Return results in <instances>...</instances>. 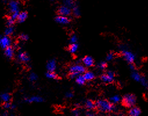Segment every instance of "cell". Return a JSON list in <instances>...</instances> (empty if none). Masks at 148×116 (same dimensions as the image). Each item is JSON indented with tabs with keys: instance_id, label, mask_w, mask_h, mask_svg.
Wrapping results in <instances>:
<instances>
[{
	"instance_id": "cell-1",
	"label": "cell",
	"mask_w": 148,
	"mask_h": 116,
	"mask_svg": "<svg viewBox=\"0 0 148 116\" xmlns=\"http://www.w3.org/2000/svg\"><path fill=\"white\" fill-rule=\"evenodd\" d=\"M96 108L103 113L110 112L114 110V106L110 101L105 99L98 100L95 103Z\"/></svg>"
},
{
	"instance_id": "cell-2",
	"label": "cell",
	"mask_w": 148,
	"mask_h": 116,
	"mask_svg": "<svg viewBox=\"0 0 148 116\" xmlns=\"http://www.w3.org/2000/svg\"><path fill=\"white\" fill-rule=\"evenodd\" d=\"M70 77L71 78H75L80 74H82L85 72V68L84 66L79 64L72 65L69 68Z\"/></svg>"
},
{
	"instance_id": "cell-3",
	"label": "cell",
	"mask_w": 148,
	"mask_h": 116,
	"mask_svg": "<svg viewBox=\"0 0 148 116\" xmlns=\"http://www.w3.org/2000/svg\"><path fill=\"white\" fill-rule=\"evenodd\" d=\"M122 101L123 105L125 106L128 107H132L135 106L137 102V98L134 95L127 94L124 96Z\"/></svg>"
},
{
	"instance_id": "cell-4",
	"label": "cell",
	"mask_w": 148,
	"mask_h": 116,
	"mask_svg": "<svg viewBox=\"0 0 148 116\" xmlns=\"http://www.w3.org/2000/svg\"><path fill=\"white\" fill-rule=\"evenodd\" d=\"M122 53L125 59V60L130 64L134 63L135 61L136 57L135 55L131 51H128L125 48L122 49Z\"/></svg>"
},
{
	"instance_id": "cell-5",
	"label": "cell",
	"mask_w": 148,
	"mask_h": 116,
	"mask_svg": "<svg viewBox=\"0 0 148 116\" xmlns=\"http://www.w3.org/2000/svg\"><path fill=\"white\" fill-rule=\"evenodd\" d=\"M57 13L59 15L68 17L70 15L72 12L70 8L63 5L59 7L57 9Z\"/></svg>"
},
{
	"instance_id": "cell-6",
	"label": "cell",
	"mask_w": 148,
	"mask_h": 116,
	"mask_svg": "<svg viewBox=\"0 0 148 116\" xmlns=\"http://www.w3.org/2000/svg\"><path fill=\"white\" fill-rule=\"evenodd\" d=\"M114 78V72L112 71H108L106 74L101 76V80L105 83H110L112 82Z\"/></svg>"
},
{
	"instance_id": "cell-7",
	"label": "cell",
	"mask_w": 148,
	"mask_h": 116,
	"mask_svg": "<svg viewBox=\"0 0 148 116\" xmlns=\"http://www.w3.org/2000/svg\"><path fill=\"white\" fill-rule=\"evenodd\" d=\"M20 3L18 1L11 0L8 3V8L11 13L19 11Z\"/></svg>"
},
{
	"instance_id": "cell-8",
	"label": "cell",
	"mask_w": 148,
	"mask_h": 116,
	"mask_svg": "<svg viewBox=\"0 0 148 116\" xmlns=\"http://www.w3.org/2000/svg\"><path fill=\"white\" fill-rule=\"evenodd\" d=\"M11 40L9 36H0V46L4 49L11 47Z\"/></svg>"
},
{
	"instance_id": "cell-9",
	"label": "cell",
	"mask_w": 148,
	"mask_h": 116,
	"mask_svg": "<svg viewBox=\"0 0 148 116\" xmlns=\"http://www.w3.org/2000/svg\"><path fill=\"white\" fill-rule=\"evenodd\" d=\"M55 20L56 23L62 24V25H66V24H69V23H70V19L68 17L63 16H61V15L57 16L55 18Z\"/></svg>"
},
{
	"instance_id": "cell-10",
	"label": "cell",
	"mask_w": 148,
	"mask_h": 116,
	"mask_svg": "<svg viewBox=\"0 0 148 116\" xmlns=\"http://www.w3.org/2000/svg\"><path fill=\"white\" fill-rule=\"evenodd\" d=\"M25 102L28 103H41L43 102V98L38 96H33L30 98H26L24 99Z\"/></svg>"
},
{
	"instance_id": "cell-11",
	"label": "cell",
	"mask_w": 148,
	"mask_h": 116,
	"mask_svg": "<svg viewBox=\"0 0 148 116\" xmlns=\"http://www.w3.org/2000/svg\"><path fill=\"white\" fill-rule=\"evenodd\" d=\"M83 63L84 65L86 67H90L94 65V61L93 58L90 56H87L84 57L83 59Z\"/></svg>"
},
{
	"instance_id": "cell-12",
	"label": "cell",
	"mask_w": 148,
	"mask_h": 116,
	"mask_svg": "<svg viewBox=\"0 0 148 116\" xmlns=\"http://www.w3.org/2000/svg\"><path fill=\"white\" fill-rule=\"evenodd\" d=\"M18 59L24 63H28L30 61V57L28 55L24 52H20L18 55Z\"/></svg>"
},
{
	"instance_id": "cell-13",
	"label": "cell",
	"mask_w": 148,
	"mask_h": 116,
	"mask_svg": "<svg viewBox=\"0 0 148 116\" xmlns=\"http://www.w3.org/2000/svg\"><path fill=\"white\" fill-rule=\"evenodd\" d=\"M141 114V109L136 106H133L131 107L129 110L128 115L129 116H139Z\"/></svg>"
},
{
	"instance_id": "cell-14",
	"label": "cell",
	"mask_w": 148,
	"mask_h": 116,
	"mask_svg": "<svg viewBox=\"0 0 148 116\" xmlns=\"http://www.w3.org/2000/svg\"><path fill=\"white\" fill-rule=\"evenodd\" d=\"M56 69V62L54 59L49 61L47 64V69L48 71L54 72Z\"/></svg>"
},
{
	"instance_id": "cell-15",
	"label": "cell",
	"mask_w": 148,
	"mask_h": 116,
	"mask_svg": "<svg viewBox=\"0 0 148 116\" xmlns=\"http://www.w3.org/2000/svg\"><path fill=\"white\" fill-rule=\"evenodd\" d=\"M4 54L5 56L8 58V59H12L14 56V50L12 47H9L5 49Z\"/></svg>"
},
{
	"instance_id": "cell-16",
	"label": "cell",
	"mask_w": 148,
	"mask_h": 116,
	"mask_svg": "<svg viewBox=\"0 0 148 116\" xmlns=\"http://www.w3.org/2000/svg\"><path fill=\"white\" fill-rule=\"evenodd\" d=\"M27 16H28V14H27V12H26V11L20 12H19L17 20L19 23H23V22H25V20L27 19Z\"/></svg>"
},
{
	"instance_id": "cell-17",
	"label": "cell",
	"mask_w": 148,
	"mask_h": 116,
	"mask_svg": "<svg viewBox=\"0 0 148 116\" xmlns=\"http://www.w3.org/2000/svg\"><path fill=\"white\" fill-rule=\"evenodd\" d=\"M86 81H91L95 78V74L93 72L88 71H85L83 74Z\"/></svg>"
},
{
	"instance_id": "cell-18",
	"label": "cell",
	"mask_w": 148,
	"mask_h": 116,
	"mask_svg": "<svg viewBox=\"0 0 148 116\" xmlns=\"http://www.w3.org/2000/svg\"><path fill=\"white\" fill-rule=\"evenodd\" d=\"M85 107L89 110H92L96 108L95 103H94L93 101H92L91 100H87L85 102Z\"/></svg>"
},
{
	"instance_id": "cell-19",
	"label": "cell",
	"mask_w": 148,
	"mask_h": 116,
	"mask_svg": "<svg viewBox=\"0 0 148 116\" xmlns=\"http://www.w3.org/2000/svg\"><path fill=\"white\" fill-rule=\"evenodd\" d=\"M131 77H132L133 80H134L135 81H137V82H140L141 80V78L142 77L141 76V74L139 73V72H137L135 70L132 71Z\"/></svg>"
},
{
	"instance_id": "cell-20",
	"label": "cell",
	"mask_w": 148,
	"mask_h": 116,
	"mask_svg": "<svg viewBox=\"0 0 148 116\" xmlns=\"http://www.w3.org/2000/svg\"><path fill=\"white\" fill-rule=\"evenodd\" d=\"M71 12L72 13L74 16L75 17H79L81 14V11L80 9L79 8V7L75 4L72 7V9H71Z\"/></svg>"
},
{
	"instance_id": "cell-21",
	"label": "cell",
	"mask_w": 148,
	"mask_h": 116,
	"mask_svg": "<svg viewBox=\"0 0 148 116\" xmlns=\"http://www.w3.org/2000/svg\"><path fill=\"white\" fill-rule=\"evenodd\" d=\"M0 98H1V99L3 102H4V103H7V102H9L11 99V96L9 93L7 92H5V93H3L1 96H0Z\"/></svg>"
},
{
	"instance_id": "cell-22",
	"label": "cell",
	"mask_w": 148,
	"mask_h": 116,
	"mask_svg": "<svg viewBox=\"0 0 148 116\" xmlns=\"http://www.w3.org/2000/svg\"><path fill=\"white\" fill-rule=\"evenodd\" d=\"M85 81H86V80H85V78H84V77L83 74L79 75L76 77V82L79 85H82L85 84Z\"/></svg>"
},
{
	"instance_id": "cell-23",
	"label": "cell",
	"mask_w": 148,
	"mask_h": 116,
	"mask_svg": "<svg viewBox=\"0 0 148 116\" xmlns=\"http://www.w3.org/2000/svg\"><path fill=\"white\" fill-rule=\"evenodd\" d=\"M79 49V45L77 44H71V45L69 47V51L71 53H76Z\"/></svg>"
},
{
	"instance_id": "cell-24",
	"label": "cell",
	"mask_w": 148,
	"mask_h": 116,
	"mask_svg": "<svg viewBox=\"0 0 148 116\" xmlns=\"http://www.w3.org/2000/svg\"><path fill=\"white\" fill-rule=\"evenodd\" d=\"M62 1L64 5L67 6L70 8L76 4L75 0H62Z\"/></svg>"
},
{
	"instance_id": "cell-25",
	"label": "cell",
	"mask_w": 148,
	"mask_h": 116,
	"mask_svg": "<svg viewBox=\"0 0 148 116\" xmlns=\"http://www.w3.org/2000/svg\"><path fill=\"white\" fill-rule=\"evenodd\" d=\"M120 99L121 98L120 96H118V95H116L110 98V102L112 104H116L119 102L120 101Z\"/></svg>"
},
{
	"instance_id": "cell-26",
	"label": "cell",
	"mask_w": 148,
	"mask_h": 116,
	"mask_svg": "<svg viewBox=\"0 0 148 116\" xmlns=\"http://www.w3.org/2000/svg\"><path fill=\"white\" fill-rule=\"evenodd\" d=\"M14 32V28L12 26H8L5 30V34L7 36L12 35Z\"/></svg>"
},
{
	"instance_id": "cell-27",
	"label": "cell",
	"mask_w": 148,
	"mask_h": 116,
	"mask_svg": "<svg viewBox=\"0 0 148 116\" xmlns=\"http://www.w3.org/2000/svg\"><path fill=\"white\" fill-rule=\"evenodd\" d=\"M28 78H29L30 81H31V82H35V81H37V78H38V77H37V74H35L34 72H32V73L30 74L29 77H28Z\"/></svg>"
},
{
	"instance_id": "cell-28",
	"label": "cell",
	"mask_w": 148,
	"mask_h": 116,
	"mask_svg": "<svg viewBox=\"0 0 148 116\" xmlns=\"http://www.w3.org/2000/svg\"><path fill=\"white\" fill-rule=\"evenodd\" d=\"M46 76L47 78L50 79H56L57 78L56 74L54 72H51L48 71L46 73Z\"/></svg>"
},
{
	"instance_id": "cell-29",
	"label": "cell",
	"mask_w": 148,
	"mask_h": 116,
	"mask_svg": "<svg viewBox=\"0 0 148 116\" xmlns=\"http://www.w3.org/2000/svg\"><path fill=\"white\" fill-rule=\"evenodd\" d=\"M71 114L72 116H80L81 113H80V111L79 109H75L71 110Z\"/></svg>"
},
{
	"instance_id": "cell-30",
	"label": "cell",
	"mask_w": 148,
	"mask_h": 116,
	"mask_svg": "<svg viewBox=\"0 0 148 116\" xmlns=\"http://www.w3.org/2000/svg\"><path fill=\"white\" fill-rule=\"evenodd\" d=\"M140 82L145 87V88H148V81L145 78L142 77Z\"/></svg>"
},
{
	"instance_id": "cell-31",
	"label": "cell",
	"mask_w": 148,
	"mask_h": 116,
	"mask_svg": "<svg viewBox=\"0 0 148 116\" xmlns=\"http://www.w3.org/2000/svg\"><path fill=\"white\" fill-rule=\"evenodd\" d=\"M77 42V37L76 35L73 34L70 38V42L71 44H76Z\"/></svg>"
},
{
	"instance_id": "cell-32",
	"label": "cell",
	"mask_w": 148,
	"mask_h": 116,
	"mask_svg": "<svg viewBox=\"0 0 148 116\" xmlns=\"http://www.w3.org/2000/svg\"><path fill=\"white\" fill-rule=\"evenodd\" d=\"M106 66L107 63L105 62H101L98 65V67L100 70H104L106 67Z\"/></svg>"
},
{
	"instance_id": "cell-33",
	"label": "cell",
	"mask_w": 148,
	"mask_h": 116,
	"mask_svg": "<svg viewBox=\"0 0 148 116\" xmlns=\"http://www.w3.org/2000/svg\"><path fill=\"white\" fill-rule=\"evenodd\" d=\"M19 12H15L13 13H11V15L10 16V18H12L13 20H14L15 21L17 20L18 19V16H19Z\"/></svg>"
},
{
	"instance_id": "cell-34",
	"label": "cell",
	"mask_w": 148,
	"mask_h": 116,
	"mask_svg": "<svg viewBox=\"0 0 148 116\" xmlns=\"http://www.w3.org/2000/svg\"><path fill=\"white\" fill-rule=\"evenodd\" d=\"M114 57V53H112V52H110V53H108V55L106 56V60H107L108 61H112V60L113 59Z\"/></svg>"
},
{
	"instance_id": "cell-35",
	"label": "cell",
	"mask_w": 148,
	"mask_h": 116,
	"mask_svg": "<svg viewBox=\"0 0 148 116\" xmlns=\"http://www.w3.org/2000/svg\"><path fill=\"white\" fill-rule=\"evenodd\" d=\"M15 21L14 20H13L12 18H11L10 17L7 19V24L8 25V26H12L13 24H14L15 23Z\"/></svg>"
},
{
	"instance_id": "cell-36",
	"label": "cell",
	"mask_w": 148,
	"mask_h": 116,
	"mask_svg": "<svg viewBox=\"0 0 148 116\" xmlns=\"http://www.w3.org/2000/svg\"><path fill=\"white\" fill-rule=\"evenodd\" d=\"M20 39L22 41H27L28 40V36L25 34H22L20 36Z\"/></svg>"
},
{
	"instance_id": "cell-37",
	"label": "cell",
	"mask_w": 148,
	"mask_h": 116,
	"mask_svg": "<svg viewBox=\"0 0 148 116\" xmlns=\"http://www.w3.org/2000/svg\"><path fill=\"white\" fill-rule=\"evenodd\" d=\"M12 105L10 102H7V103H4L3 106L6 109H9L12 108Z\"/></svg>"
},
{
	"instance_id": "cell-38",
	"label": "cell",
	"mask_w": 148,
	"mask_h": 116,
	"mask_svg": "<svg viewBox=\"0 0 148 116\" xmlns=\"http://www.w3.org/2000/svg\"><path fill=\"white\" fill-rule=\"evenodd\" d=\"M73 96V94L71 92H67L66 94V97L67 98H71Z\"/></svg>"
},
{
	"instance_id": "cell-39",
	"label": "cell",
	"mask_w": 148,
	"mask_h": 116,
	"mask_svg": "<svg viewBox=\"0 0 148 116\" xmlns=\"http://www.w3.org/2000/svg\"><path fill=\"white\" fill-rule=\"evenodd\" d=\"M130 69L131 70H132V71L135 70V66H134V65H132V64H131V65H130Z\"/></svg>"
},
{
	"instance_id": "cell-40",
	"label": "cell",
	"mask_w": 148,
	"mask_h": 116,
	"mask_svg": "<svg viewBox=\"0 0 148 116\" xmlns=\"http://www.w3.org/2000/svg\"><path fill=\"white\" fill-rule=\"evenodd\" d=\"M87 116H94V114L91 111H88L87 113Z\"/></svg>"
},
{
	"instance_id": "cell-41",
	"label": "cell",
	"mask_w": 148,
	"mask_h": 116,
	"mask_svg": "<svg viewBox=\"0 0 148 116\" xmlns=\"http://www.w3.org/2000/svg\"><path fill=\"white\" fill-rule=\"evenodd\" d=\"M51 1H52V2H54V1H56V0H51Z\"/></svg>"
},
{
	"instance_id": "cell-42",
	"label": "cell",
	"mask_w": 148,
	"mask_h": 116,
	"mask_svg": "<svg viewBox=\"0 0 148 116\" xmlns=\"http://www.w3.org/2000/svg\"><path fill=\"white\" fill-rule=\"evenodd\" d=\"M0 116H5V115H0Z\"/></svg>"
},
{
	"instance_id": "cell-43",
	"label": "cell",
	"mask_w": 148,
	"mask_h": 116,
	"mask_svg": "<svg viewBox=\"0 0 148 116\" xmlns=\"http://www.w3.org/2000/svg\"><path fill=\"white\" fill-rule=\"evenodd\" d=\"M11 116H15V115H11Z\"/></svg>"
}]
</instances>
